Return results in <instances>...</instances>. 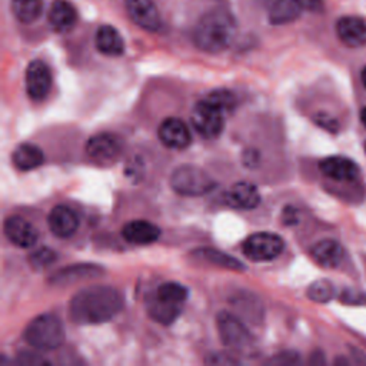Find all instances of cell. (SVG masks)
Here are the masks:
<instances>
[{
    "mask_svg": "<svg viewBox=\"0 0 366 366\" xmlns=\"http://www.w3.org/2000/svg\"><path fill=\"white\" fill-rule=\"evenodd\" d=\"M123 309L122 293L112 286H87L79 290L69 303V316L76 325L109 322Z\"/></svg>",
    "mask_w": 366,
    "mask_h": 366,
    "instance_id": "6da1fadb",
    "label": "cell"
},
{
    "mask_svg": "<svg viewBox=\"0 0 366 366\" xmlns=\"http://www.w3.org/2000/svg\"><path fill=\"white\" fill-rule=\"evenodd\" d=\"M234 33L233 16L224 9H213L199 19L193 31V41L203 51L220 53L229 47Z\"/></svg>",
    "mask_w": 366,
    "mask_h": 366,
    "instance_id": "7a4b0ae2",
    "label": "cell"
},
{
    "mask_svg": "<svg viewBox=\"0 0 366 366\" xmlns=\"http://www.w3.org/2000/svg\"><path fill=\"white\" fill-rule=\"evenodd\" d=\"M24 340L37 350H54L64 340L63 323L54 315H39L26 326Z\"/></svg>",
    "mask_w": 366,
    "mask_h": 366,
    "instance_id": "3957f363",
    "label": "cell"
},
{
    "mask_svg": "<svg viewBox=\"0 0 366 366\" xmlns=\"http://www.w3.org/2000/svg\"><path fill=\"white\" fill-rule=\"evenodd\" d=\"M172 189L183 196H202L216 187L214 179L202 167L182 164L170 176Z\"/></svg>",
    "mask_w": 366,
    "mask_h": 366,
    "instance_id": "277c9868",
    "label": "cell"
},
{
    "mask_svg": "<svg viewBox=\"0 0 366 366\" xmlns=\"http://www.w3.org/2000/svg\"><path fill=\"white\" fill-rule=\"evenodd\" d=\"M224 116L226 113L219 106L204 99L196 103V106L192 110L190 120L193 129L202 137L214 139L222 133L224 127Z\"/></svg>",
    "mask_w": 366,
    "mask_h": 366,
    "instance_id": "5b68a950",
    "label": "cell"
},
{
    "mask_svg": "<svg viewBox=\"0 0 366 366\" xmlns=\"http://www.w3.org/2000/svg\"><path fill=\"white\" fill-rule=\"evenodd\" d=\"M243 254L253 262H266L277 257L283 249V239L270 232H259L250 234L242 244Z\"/></svg>",
    "mask_w": 366,
    "mask_h": 366,
    "instance_id": "8992f818",
    "label": "cell"
},
{
    "mask_svg": "<svg viewBox=\"0 0 366 366\" xmlns=\"http://www.w3.org/2000/svg\"><path fill=\"white\" fill-rule=\"evenodd\" d=\"M216 325L222 342L233 350H244L252 346V335L244 323L230 312H220Z\"/></svg>",
    "mask_w": 366,
    "mask_h": 366,
    "instance_id": "52a82bcc",
    "label": "cell"
},
{
    "mask_svg": "<svg viewBox=\"0 0 366 366\" xmlns=\"http://www.w3.org/2000/svg\"><path fill=\"white\" fill-rule=\"evenodd\" d=\"M123 152L122 140L113 133H97L87 140L86 153L89 159L99 166L114 164Z\"/></svg>",
    "mask_w": 366,
    "mask_h": 366,
    "instance_id": "ba28073f",
    "label": "cell"
},
{
    "mask_svg": "<svg viewBox=\"0 0 366 366\" xmlns=\"http://www.w3.org/2000/svg\"><path fill=\"white\" fill-rule=\"evenodd\" d=\"M51 71L43 60H33L29 63L24 74V87L27 96L33 102H41L51 87Z\"/></svg>",
    "mask_w": 366,
    "mask_h": 366,
    "instance_id": "9c48e42d",
    "label": "cell"
},
{
    "mask_svg": "<svg viewBox=\"0 0 366 366\" xmlns=\"http://www.w3.org/2000/svg\"><path fill=\"white\" fill-rule=\"evenodd\" d=\"M3 232L11 244L21 249L34 246L39 239L37 229L21 216H9L3 223Z\"/></svg>",
    "mask_w": 366,
    "mask_h": 366,
    "instance_id": "30bf717a",
    "label": "cell"
},
{
    "mask_svg": "<svg viewBox=\"0 0 366 366\" xmlns=\"http://www.w3.org/2000/svg\"><path fill=\"white\" fill-rule=\"evenodd\" d=\"M130 19L147 31H157L162 27L160 13L153 0H124Z\"/></svg>",
    "mask_w": 366,
    "mask_h": 366,
    "instance_id": "8fae6325",
    "label": "cell"
},
{
    "mask_svg": "<svg viewBox=\"0 0 366 366\" xmlns=\"http://www.w3.org/2000/svg\"><path fill=\"white\" fill-rule=\"evenodd\" d=\"M160 142L170 149H186L192 142V133L187 124L177 117H167L159 126Z\"/></svg>",
    "mask_w": 366,
    "mask_h": 366,
    "instance_id": "7c38bea8",
    "label": "cell"
},
{
    "mask_svg": "<svg viewBox=\"0 0 366 366\" xmlns=\"http://www.w3.org/2000/svg\"><path fill=\"white\" fill-rule=\"evenodd\" d=\"M319 169L326 177L337 182H352L360 173L359 166L352 159L345 156L325 157L320 160Z\"/></svg>",
    "mask_w": 366,
    "mask_h": 366,
    "instance_id": "4fadbf2b",
    "label": "cell"
},
{
    "mask_svg": "<svg viewBox=\"0 0 366 366\" xmlns=\"http://www.w3.org/2000/svg\"><path fill=\"white\" fill-rule=\"evenodd\" d=\"M47 224L54 236L66 239L70 237L77 230L79 217L71 207L57 204L50 210L47 216Z\"/></svg>",
    "mask_w": 366,
    "mask_h": 366,
    "instance_id": "5bb4252c",
    "label": "cell"
},
{
    "mask_svg": "<svg viewBox=\"0 0 366 366\" xmlns=\"http://www.w3.org/2000/svg\"><path fill=\"white\" fill-rule=\"evenodd\" d=\"M336 34L349 47L366 44V21L360 17L345 16L336 23Z\"/></svg>",
    "mask_w": 366,
    "mask_h": 366,
    "instance_id": "9a60e30c",
    "label": "cell"
},
{
    "mask_svg": "<svg viewBox=\"0 0 366 366\" xmlns=\"http://www.w3.org/2000/svg\"><path fill=\"white\" fill-rule=\"evenodd\" d=\"M310 256L319 266L333 269L342 263L345 257V249L337 240L323 239L312 246Z\"/></svg>",
    "mask_w": 366,
    "mask_h": 366,
    "instance_id": "2e32d148",
    "label": "cell"
},
{
    "mask_svg": "<svg viewBox=\"0 0 366 366\" xmlns=\"http://www.w3.org/2000/svg\"><path fill=\"white\" fill-rule=\"evenodd\" d=\"M226 202L236 209L249 210L254 209L260 203V193L253 183L237 182L224 194Z\"/></svg>",
    "mask_w": 366,
    "mask_h": 366,
    "instance_id": "e0dca14e",
    "label": "cell"
},
{
    "mask_svg": "<svg viewBox=\"0 0 366 366\" xmlns=\"http://www.w3.org/2000/svg\"><path fill=\"white\" fill-rule=\"evenodd\" d=\"M162 234L159 226L147 220H132L127 222L122 229V236L134 244H149L156 242Z\"/></svg>",
    "mask_w": 366,
    "mask_h": 366,
    "instance_id": "ac0fdd59",
    "label": "cell"
},
{
    "mask_svg": "<svg viewBox=\"0 0 366 366\" xmlns=\"http://www.w3.org/2000/svg\"><path fill=\"white\" fill-rule=\"evenodd\" d=\"M77 21V11L67 0H54L49 10V24L57 33L69 31Z\"/></svg>",
    "mask_w": 366,
    "mask_h": 366,
    "instance_id": "d6986e66",
    "label": "cell"
},
{
    "mask_svg": "<svg viewBox=\"0 0 366 366\" xmlns=\"http://www.w3.org/2000/svg\"><path fill=\"white\" fill-rule=\"evenodd\" d=\"M303 7L299 0H266V13L272 24H286L296 20Z\"/></svg>",
    "mask_w": 366,
    "mask_h": 366,
    "instance_id": "ffe728a7",
    "label": "cell"
},
{
    "mask_svg": "<svg viewBox=\"0 0 366 366\" xmlns=\"http://www.w3.org/2000/svg\"><path fill=\"white\" fill-rule=\"evenodd\" d=\"M96 49L106 56H120L124 51V40L119 30L110 24H103L94 36Z\"/></svg>",
    "mask_w": 366,
    "mask_h": 366,
    "instance_id": "44dd1931",
    "label": "cell"
},
{
    "mask_svg": "<svg viewBox=\"0 0 366 366\" xmlns=\"http://www.w3.org/2000/svg\"><path fill=\"white\" fill-rule=\"evenodd\" d=\"M11 162L17 170L29 172L44 163V153L33 143H21L14 149Z\"/></svg>",
    "mask_w": 366,
    "mask_h": 366,
    "instance_id": "7402d4cb",
    "label": "cell"
},
{
    "mask_svg": "<svg viewBox=\"0 0 366 366\" xmlns=\"http://www.w3.org/2000/svg\"><path fill=\"white\" fill-rule=\"evenodd\" d=\"M182 313V306L166 302L156 295H152L147 299V315L157 323L170 325L173 323L177 316Z\"/></svg>",
    "mask_w": 366,
    "mask_h": 366,
    "instance_id": "603a6c76",
    "label": "cell"
},
{
    "mask_svg": "<svg viewBox=\"0 0 366 366\" xmlns=\"http://www.w3.org/2000/svg\"><path fill=\"white\" fill-rule=\"evenodd\" d=\"M11 11L21 23H33L43 11V0H11Z\"/></svg>",
    "mask_w": 366,
    "mask_h": 366,
    "instance_id": "cb8c5ba5",
    "label": "cell"
},
{
    "mask_svg": "<svg viewBox=\"0 0 366 366\" xmlns=\"http://www.w3.org/2000/svg\"><path fill=\"white\" fill-rule=\"evenodd\" d=\"M154 295L166 302L183 306V303L189 296V290L184 285L179 282H164L157 287Z\"/></svg>",
    "mask_w": 366,
    "mask_h": 366,
    "instance_id": "d4e9b609",
    "label": "cell"
},
{
    "mask_svg": "<svg viewBox=\"0 0 366 366\" xmlns=\"http://www.w3.org/2000/svg\"><path fill=\"white\" fill-rule=\"evenodd\" d=\"M197 254H200L204 260H209V262L219 264L222 267H226V269H232V270L244 269V266L237 259H234L233 256H229L220 250H216V249H200V250H197Z\"/></svg>",
    "mask_w": 366,
    "mask_h": 366,
    "instance_id": "484cf974",
    "label": "cell"
},
{
    "mask_svg": "<svg viewBox=\"0 0 366 366\" xmlns=\"http://www.w3.org/2000/svg\"><path fill=\"white\" fill-rule=\"evenodd\" d=\"M307 297L317 303H326L335 297V286L330 280L319 279L307 287Z\"/></svg>",
    "mask_w": 366,
    "mask_h": 366,
    "instance_id": "4316f807",
    "label": "cell"
},
{
    "mask_svg": "<svg viewBox=\"0 0 366 366\" xmlns=\"http://www.w3.org/2000/svg\"><path fill=\"white\" fill-rule=\"evenodd\" d=\"M206 99L210 100L212 103H214L216 106H219L224 113H230L236 107L234 94L230 90H226V89L213 90L212 93H209V96Z\"/></svg>",
    "mask_w": 366,
    "mask_h": 366,
    "instance_id": "83f0119b",
    "label": "cell"
},
{
    "mask_svg": "<svg viewBox=\"0 0 366 366\" xmlns=\"http://www.w3.org/2000/svg\"><path fill=\"white\" fill-rule=\"evenodd\" d=\"M94 270H100V267H94V266H89V264L74 266V267H70V269L67 267V269H63L61 272L56 273V274H59V276H56V280L73 282V280H77V279L93 276Z\"/></svg>",
    "mask_w": 366,
    "mask_h": 366,
    "instance_id": "f1b7e54d",
    "label": "cell"
},
{
    "mask_svg": "<svg viewBox=\"0 0 366 366\" xmlns=\"http://www.w3.org/2000/svg\"><path fill=\"white\" fill-rule=\"evenodd\" d=\"M56 259H57V254L54 253V250H51L49 247L37 249V250H34V253L30 254V263H31V266H34L37 269L49 266Z\"/></svg>",
    "mask_w": 366,
    "mask_h": 366,
    "instance_id": "f546056e",
    "label": "cell"
},
{
    "mask_svg": "<svg viewBox=\"0 0 366 366\" xmlns=\"http://www.w3.org/2000/svg\"><path fill=\"white\" fill-rule=\"evenodd\" d=\"M340 300L347 305H366V295L357 290L345 289L340 295Z\"/></svg>",
    "mask_w": 366,
    "mask_h": 366,
    "instance_id": "4dcf8cb0",
    "label": "cell"
},
{
    "mask_svg": "<svg viewBox=\"0 0 366 366\" xmlns=\"http://www.w3.org/2000/svg\"><path fill=\"white\" fill-rule=\"evenodd\" d=\"M299 360V356L296 353H282L277 357H273V363H296Z\"/></svg>",
    "mask_w": 366,
    "mask_h": 366,
    "instance_id": "1f68e13d",
    "label": "cell"
},
{
    "mask_svg": "<svg viewBox=\"0 0 366 366\" xmlns=\"http://www.w3.org/2000/svg\"><path fill=\"white\" fill-rule=\"evenodd\" d=\"M303 9L319 10L322 7V0H299Z\"/></svg>",
    "mask_w": 366,
    "mask_h": 366,
    "instance_id": "d6a6232c",
    "label": "cell"
},
{
    "mask_svg": "<svg viewBox=\"0 0 366 366\" xmlns=\"http://www.w3.org/2000/svg\"><path fill=\"white\" fill-rule=\"evenodd\" d=\"M360 122L363 123V126H365V129H366V107H363V109L360 110Z\"/></svg>",
    "mask_w": 366,
    "mask_h": 366,
    "instance_id": "836d02e7",
    "label": "cell"
},
{
    "mask_svg": "<svg viewBox=\"0 0 366 366\" xmlns=\"http://www.w3.org/2000/svg\"><path fill=\"white\" fill-rule=\"evenodd\" d=\"M360 80H362V83H363V86L366 87V66L362 69V71H360Z\"/></svg>",
    "mask_w": 366,
    "mask_h": 366,
    "instance_id": "e575fe53",
    "label": "cell"
}]
</instances>
